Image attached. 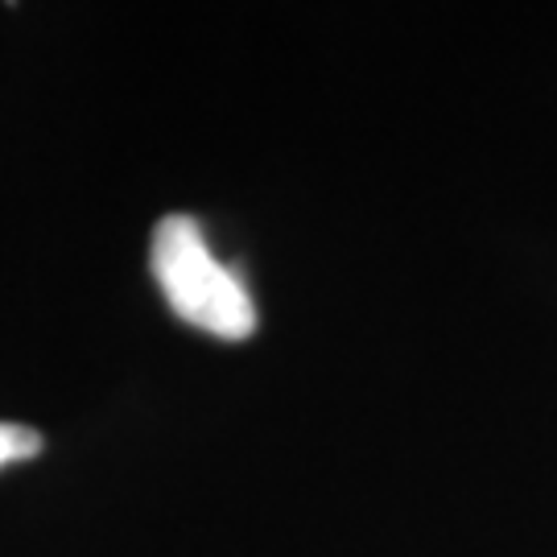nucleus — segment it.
<instances>
[{
    "label": "nucleus",
    "instance_id": "f257e3e1",
    "mask_svg": "<svg viewBox=\"0 0 557 557\" xmlns=\"http://www.w3.org/2000/svg\"><path fill=\"white\" fill-rule=\"evenodd\" d=\"M149 269L161 298L186 326L223 343L257 335V301L236 269L215 260L195 215H165L149 239Z\"/></svg>",
    "mask_w": 557,
    "mask_h": 557
},
{
    "label": "nucleus",
    "instance_id": "f03ea898",
    "mask_svg": "<svg viewBox=\"0 0 557 557\" xmlns=\"http://www.w3.org/2000/svg\"><path fill=\"white\" fill-rule=\"evenodd\" d=\"M41 455V434L21 425V421H0V471Z\"/></svg>",
    "mask_w": 557,
    "mask_h": 557
}]
</instances>
